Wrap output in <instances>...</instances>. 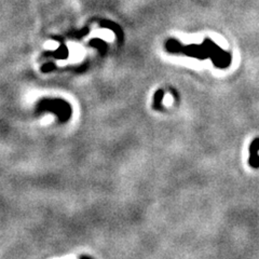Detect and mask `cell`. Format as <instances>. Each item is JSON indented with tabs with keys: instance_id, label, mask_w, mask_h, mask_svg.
Instances as JSON below:
<instances>
[{
	"instance_id": "2",
	"label": "cell",
	"mask_w": 259,
	"mask_h": 259,
	"mask_svg": "<svg viewBox=\"0 0 259 259\" xmlns=\"http://www.w3.org/2000/svg\"><path fill=\"white\" fill-rule=\"evenodd\" d=\"M248 165L253 168H259V155L249 156Z\"/></svg>"
},
{
	"instance_id": "1",
	"label": "cell",
	"mask_w": 259,
	"mask_h": 259,
	"mask_svg": "<svg viewBox=\"0 0 259 259\" xmlns=\"http://www.w3.org/2000/svg\"><path fill=\"white\" fill-rule=\"evenodd\" d=\"M248 151H249V156L258 155V152H259V137H256V139H254V141L250 143Z\"/></svg>"
}]
</instances>
